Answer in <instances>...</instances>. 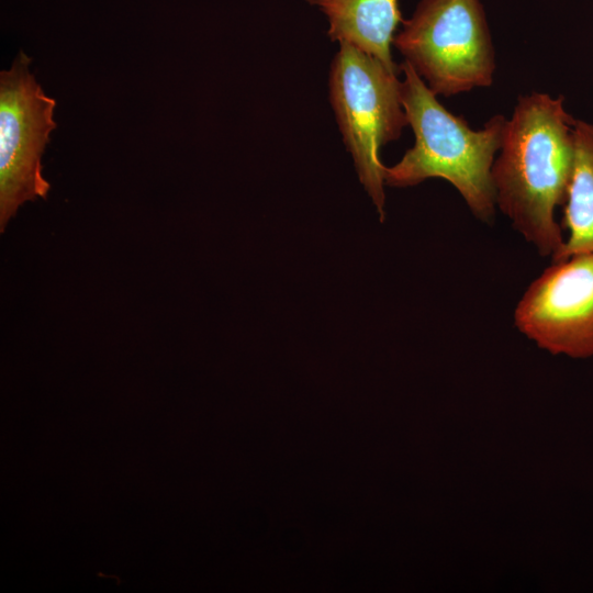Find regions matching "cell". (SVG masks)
Instances as JSON below:
<instances>
[{"label":"cell","instance_id":"obj_5","mask_svg":"<svg viewBox=\"0 0 593 593\" xmlns=\"http://www.w3.org/2000/svg\"><path fill=\"white\" fill-rule=\"evenodd\" d=\"M31 61L20 51L10 69L0 72L1 232L22 204L45 199L51 188L42 175V156L56 128V101L30 71Z\"/></svg>","mask_w":593,"mask_h":593},{"label":"cell","instance_id":"obj_7","mask_svg":"<svg viewBox=\"0 0 593 593\" xmlns=\"http://www.w3.org/2000/svg\"><path fill=\"white\" fill-rule=\"evenodd\" d=\"M327 16L329 38L348 43L378 58L389 69L400 67L391 56L394 31L402 21L398 0H306Z\"/></svg>","mask_w":593,"mask_h":593},{"label":"cell","instance_id":"obj_8","mask_svg":"<svg viewBox=\"0 0 593 593\" xmlns=\"http://www.w3.org/2000/svg\"><path fill=\"white\" fill-rule=\"evenodd\" d=\"M562 227L568 237L552 261L593 253V124L574 120L573 163Z\"/></svg>","mask_w":593,"mask_h":593},{"label":"cell","instance_id":"obj_3","mask_svg":"<svg viewBox=\"0 0 593 593\" xmlns=\"http://www.w3.org/2000/svg\"><path fill=\"white\" fill-rule=\"evenodd\" d=\"M329 100L360 182L384 220L382 145L398 139L409 124L398 72L378 58L339 43L329 72Z\"/></svg>","mask_w":593,"mask_h":593},{"label":"cell","instance_id":"obj_4","mask_svg":"<svg viewBox=\"0 0 593 593\" xmlns=\"http://www.w3.org/2000/svg\"><path fill=\"white\" fill-rule=\"evenodd\" d=\"M392 44L435 94L493 82L494 48L479 0H421Z\"/></svg>","mask_w":593,"mask_h":593},{"label":"cell","instance_id":"obj_6","mask_svg":"<svg viewBox=\"0 0 593 593\" xmlns=\"http://www.w3.org/2000/svg\"><path fill=\"white\" fill-rule=\"evenodd\" d=\"M516 327L549 353L593 356V253L553 261L514 312Z\"/></svg>","mask_w":593,"mask_h":593},{"label":"cell","instance_id":"obj_2","mask_svg":"<svg viewBox=\"0 0 593 593\" xmlns=\"http://www.w3.org/2000/svg\"><path fill=\"white\" fill-rule=\"evenodd\" d=\"M400 69L404 75L401 101L415 144L399 163L384 167V183L410 187L443 178L459 191L475 217L490 222L496 204L491 171L507 120L499 114L474 131L438 102L407 61Z\"/></svg>","mask_w":593,"mask_h":593},{"label":"cell","instance_id":"obj_1","mask_svg":"<svg viewBox=\"0 0 593 593\" xmlns=\"http://www.w3.org/2000/svg\"><path fill=\"white\" fill-rule=\"evenodd\" d=\"M574 119L563 97L521 96L492 166L495 202L524 238L553 259L563 246L556 208L564 204L573 163Z\"/></svg>","mask_w":593,"mask_h":593}]
</instances>
